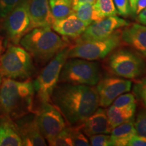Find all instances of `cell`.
Segmentation results:
<instances>
[{"mask_svg": "<svg viewBox=\"0 0 146 146\" xmlns=\"http://www.w3.org/2000/svg\"><path fill=\"white\" fill-rule=\"evenodd\" d=\"M51 100L69 125L81 124L100 106L96 87L84 85L58 83Z\"/></svg>", "mask_w": 146, "mask_h": 146, "instance_id": "6da1fadb", "label": "cell"}, {"mask_svg": "<svg viewBox=\"0 0 146 146\" xmlns=\"http://www.w3.org/2000/svg\"><path fill=\"white\" fill-rule=\"evenodd\" d=\"M35 89L31 79L3 78L0 85V117L15 120L34 111Z\"/></svg>", "mask_w": 146, "mask_h": 146, "instance_id": "7a4b0ae2", "label": "cell"}, {"mask_svg": "<svg viewBox=\"0 0 146 146\" xmlns=\"http://www.w3.org/2000/svg\"><path fill=\"white\" fill-rule=\"evenodd\" d=\"M19 45L29 53L36 64L45 65L58 52L68 46V41L52 27H36L22 38Z\"/></svg>", "mask_w": 146, "mask_h": 146, "instance_id": "3957f363", "label": "cell"}, {"mask_svg": "<svg viewBox=\"0 0 146 146\" xmlns=\"http://www.w3.org/2000/svg\"><path fill=\"white\" fill-rule=\"evenodd\" d=\"M34 72L31 56L21 45H9L0 56V72L3 78L25 81L31 79Z\"/></svg>", "mask_w": 146, "mask_h": 146, "instance_id": "277c9868", "label": "cell"}, {"mask_svg": "<svg viewBox=\"0 0 146 146\" xmlns=\"http://www.w3.org/2000/svg\"><path fill=\"white\" fill-rule=\"evenodd\" d=\"M68 46L58 52L33 81L35 97L36 96L39 104L52 103V95L55 87L59 82V78L62 68L66 60L68 59L69 51Z\"/></svg>", "mask_w": 146, "mask_h": 146, "instance_id": "5b68a950", "label": "cell"}, {"mask_svg": "<svg viewBox=\"0 0 146 146\" xmlns=\"http://www.w3.org/2000/svg\"><path fill=\"white\" fill-rule=\"evenodd\" d=\"M101 79L98 62L81 58L67 59L60 72L59 83L95 86Z\"/></svg>", "mask_w": 146, "mask_h": 146, "instance_id": "8992f818", "label": "cell"}, {"mask_svg": "<svg viewBox=\"0 0 146 146\" xmlns=\"http://www.w3.org/2000/svg\"><path fill=\"white\" fill-rule=\"evenodd\" d=\"M120 29L104 39L76 41L75 45L69 47L68 58H81L91 61L104 59L121 44Z\"/></svg>", "mask_w": 146, "mask_h": 146, "instance_id": "52a82bcc", "label": "cell"}, {"mask_svg": "<svg viewBox=\"0 0 146 146\" xmlns=\"http://www.w3.org/2000/svg\"><path fill=\"white\" fill-rule=\"evenodd\" d=\"M4 47L19 45L21 39L31 30L29 0H21L1 21Z\"/></svg>", "mask_w": 146, "mask_h": 146, "instance_id": "ba28073f", "label": "cell"}, {"mask_svg": "<svg viewBox=\"0 0 146 146\" xmlns=\"http://www.w3.org/2000/svg\"><path fill=\"white\" fill-rule=\"evenodd\" d=\"M107 66L112 74L126 79L140 77L145 70L141 55L129 49L118 47L110 55Z\"/></svg>", "mask_w": 146, "mask_h": 146, "instance_id": "9c48e42d", "label": "cell"}, {"mask_svg": "<svg viewBox=\"0 0 146 146\" xmlns=\"http://www.w3.org/2000/svg\"><path fill=\"white\" fill-rule=\"evenodd\" d=\"M33 112L36 115L40 131L47 142L52 141L66 126L59 110L50 102L39 104Z\"/></svg>", "mask_w": 146, "mask_h": 146, "instance_id": "30bf717a", "label": "cell"}, {"mask_svg": "<svg viewBox=\"0 0 146 146\" xmlns=\"http://www.w3.org/2000/svg\"><path fill=\"white\" fill-rule=\"evenodd\" d=\"M132 82L121 77H106L100 79L96 85L100 106L108 107L120 95L129 92Z\"/></svg>", "mask_w": 146, "mask_h": 146, "instance_id": "8fae6325", "label": "cell"}, {"mask_svg": "<svg viewBox=\"0 0 146 146\" xmlns=\"http://www.w3.org/2000/svg\"><path fill=\"white\" fill-rule=\"evenodd\" d=\"M129 22L117 16H112L93 22L85 29L83 34L76 41L85 40L102 39L129 25Z\"/></svg>", "mask_w": 146, "mask_h": 146, "instance_id": "7c38bea8", "label": "cell"}, {"mask_svg": "<svg viewBox=\"0 0 146 146\" xmlns=\"http://www.w3.org/2000/svg\"><path fill=\"white\" fill-rule=\"evenodd\" d=\"M20 136L25 146H45L46 141L40 131L34 112L15 120Z\"/></svg>", "mask_w": 146, "mask_h": 146, "instance_id": "4fadbf2b", "label": "cell"}, {"mask_svg": "<svg viewBox=\"0 0 146 146\" xmlns=\"http://www.w3.org/2000/svg\"><path fill=\"white\" fill-rule=\"evenodd\" d=\"M121 41L130 46L141 56L146 57V26L138 23L129 24L120 33Z\"/></svg>", "mask_w": 146, "mask_h": 146, "instance_id": "5bb4252c", "label": "cell"}, {"mask_svg": "<svg viewBox=\"0 0 146 146\" xmlns=\"http://www.w3.org/2000/svg\"><path fill=\"white\" fill-rule=\"evenodd\" d=\"M87 25L78 19L74 14L60 20H54L52 29L67 41L69 39L76 40L81 36Z\"/></svg>", "mask_w": 146, "mask_h": 146, "instance_id": "9a60e30c", "label": "cell"}, {"mask_svg": "<svg viewBox=\"0 0 146 146\" xmlns=\"http://www.w3.org/2000/svg\"><path fill=\"white\" fill-rule=\"evenodd\" d=\"M29 13L31 30L36 27H52L54 18L49 0H29Z\"/></svg>", "mask_w": 146, "mask_h": 146, "instance_id": "2e32d148", "label": "cell"}, {"mask_svg": "<svg viewBox=\"0 0 146 146\" xmlns=\"http://www.w3.org/2000/svg\"><path fill=\"white\" fill-rule=\"evenodd\" d=\"M82 131L87 137L98 134H110L112 128L109 123L106 110L98 108L81 124Z\"/></svg>", "mask_w": 146, "mask_h": 146, "instance_id": "e0dca14e", "label": "cell"}, {"mask_svg": "<svg viewBox=\"0 0 146 146\" xmlns=\"http://www.w3.org/2000/svg\"><path fill=\"white\" fill-rule=\"evenodd\" d=\"M23 142L14 120L0 117V146H21Z\"/></svg>", "mask_w": 146, "mask_h": 146, "instance_id": "ac0fdd59", "label": "cell"}, {"mask_svg": "<svg viewBox=\"0 0 146 146\" xmlns=\"http://www.w3.org/2000/svg\"><path fill=\"white\" fill-rule=\"evenodd\" d=\"M136 134L134 119L120 124L111 131L112 146H127L128 142Z\"/></svg>", "mask_w": 146, "mask_h": 146, "instance_id": "d6986e66", "label": "cell"}, {"mask_svg": "<svg viewBox=\"0 0 146 146\" xmlns=\"http://www.w3.org/2000/svg\"><path fill=\"white\" fill-rule=\"evenodd\" d=\"M136 107L137 106L127 108H117L112 104L109 106L108 108L106 110V113L109 123L112 129L120 124L134 119Z\"/></svg>", "mask_w": 146, "mask_h": 146, "instance_id": "ffe728a7", "label": "cell"}, {"mask_svg": "<svg viewBox=\"0 0 146 146\" xmlns=\"http://www.w3.org/2000/svg\"><path fill=\"white\" fill-rule=\"evenodd\" d=\"M118 14L113 0H96L94 3L93 22Z\"/></svg>", "mask_w": 146, "mask_h": 146, "instance_id": "44dd1931", "label": "cell"}, {"mask_svg": "<svg viewBox=\"0 0 146 146\" xmlns=\"http://www.w3.org/2000/svg\"><path fill=\"white\" fill-rule=\"evenodd\" d=\"M49 3L54 20L63 19L73 13L72 0H49Z\"/></svg>", "mask_w": 146, "mask_h": 146, "instance_id": "7402d4cb", "label": "cell"}, {"mask_svg": "<svg viewBox=\"0 0 146 146\" xmlns=\"http://www.w3.org/2000/svg\"><path fill=\"white\" fill-rule=\"evenodd\" d=\"M73 14L82 22L89 26L93 23V3H83L73 8Z\"/></svg>", "mask_w": 146, "mask_h": 146, "instance_id": "603a6c76", "label": "cell"}, {"mask_svg": "<svg viewBox=\"0 0 146 146\" xmlns=\"http://www.w3.org/2000/svg\"><path fill=\"white\" fill-rule=\"evenodd\" d=\"M48 143L52 146H73L71 125L66 126Z\"/></svg>", "mask_w": 146, "mask_h": 146, "instance_id": "cb8c5ba5", "label": "cell"}, {"mask_svg": "<svg viewBox=\"0 0 146 146\" xmlns=\"http://www.w3.org/2000/svg\"><path fill=\"white\" fill-rule=\"evenodd\" d=\"M73 146H89L90 141L87 136L82 131L81 125H71Z\"/></svg>", "mask_w": 146, "mask_h": 146, "instance_id": "d4e9b609", "label": "cell"}, {"mask_svg": "<svg viewBox=\"0 0 146 146\" xmlns=\"http://www.w3.org/2000/svg\"><path fill=\"white\" fill-rule=\"evenodd\" d=\"M133 91L136 99L146 108V76L135 82Z\"/></svg>", "mask_w": 146, "mask_h": 146, "instance_id": "484cf974", "label": "cell"}, {"mask_svg": "<svg viewBox=\"0 0 146 146\" xmlns=\"http://www.w3.org/2000/svg\"><path fill=\"white\" fill-rule=\"evenodd\" d=\"M136 98L135 95L131 93H125L120 95L114 100L112 105L117 108H127L137 106Z\"/></svg>", "mask_w": 146, "mask_h": 146, "instance_id": "4316f807", "label": "cell"}, {"mask_svg": "<svg viewBox=\"0 0 146 146\" xmlns=\"http://www.w3.org/2000/svg\"><path fill=\"white\" fill-rule=\"evenodd\" d=\"M137 134L146 137V109H142L138 113L135 120Z\"/></svg>", "mask_w": 146, "mask_h": 146, "instance_id": "83f0119b", "label": "cell"}, {"mask_svg": "<svg viewBox=\"0 0 146 146\" xmlns=\"http://www.w3.org/2000/svg\"><path fill=\"white\" fill-rule=\"evenodd\" d=\"M89 137L90 145L92 146H112L110 135L108 134L94 135Z\"/></svg>", "mask_w": 146, "mask_h": 146, "instance_id": "f1b7e54d", "label": "cell"}, {"mask_svg": "<svg viewBox=\"0 0 146 146\" xmlns=\"http://www.w3.org/2000/svg\"><path fill=\"white\" fill-rule=\"evenodd\" d=\"M21 0H0V21H1Z\"/></svg>", "mask_w": 146, "mask_h": 146, "instance_id": "f546056e", "label": "cell"}, {"mask_svg": "<svg viewBox=\"0 0 146 146\" xmlns=\"http://www.w3.org/2000/svg\"><path fill=\"white\" fill-rule=\"evenodd\" d=\"M116 10L119 15L123 17H128L132 15V12L129 0H113Z\"/></svg>", "mask_w": 146, "mask_h": 146, "instance_id": "4dcf8cb0", "label": "cell"}, {"mask_svg": "<svg viewBox=\"0 0 146 146\" xmlns=\"http://www.w3.org/2000/svg\"><path fill=\"white\" fill-rule=\"evenodd\" d=\"M127 146H146V137L136 134L128 142Z\"/></svg>", "mask_w": 146, "mask_h": 146, "instance_id": "1f68e13d", "label": "cell"}, {"mask_svg": "<svg viewBox=\"0 0 146 146\" xmlns=\"http://www.w3.org/2000/svg\"><path fill=\"white\" fill-rule=\"evenodd\" d=\"M137 20L140 23L146 26V8L137 14Z\"/></svg>", "mask_w": 146, "mask_h": 146, "instance_id": "d6a6232c", "label": "cell"}, {"mask_svg": "<svg viewBox=\"0 0 146 146\" xmlns=\"http://www.w3.org/2000/svg\"><path fill=\"white\" fill-rule=\"evenodd\" d=\"M145 8H146V0H139L136 8V15H137L139 12H141Z\"/></svg>", "mask_w": 146, "mask_h": 146, "instance_id": "836d02e7", "label": "cell"}, {"mask_svg": "<svg viewBox=\"0 0 146 146\" xmlns=\"http://www.w3.org/2000/svg\"><path fill=\"white\" fill-rule=\"evenodd\" d=\"M95 1L96 0H72V8L83 3H93L94 4Z\"/></svg>", "mask_w": 146, "mask_h": 146, "instance_id": "e575fe53", "label": "cell"}, {"mask_svg": "<svg viewBox=\"0 0 146 146\" xmlns=\"http://www.w3.org/2000/svg\"><path fill=\"white\" fill-rule=\"evenodd\" d=\"M129 4H130L131 12H132V15H136L135 12H136V8L137 5V3L139 0H129Z\"/></svg>", "mask_w": 146, "mask_h": 146, "instance_id": "d590c367", "label": "cell"}, {"mask_svg": "<svg viewBox=\"0 0 146 146\" xmlns=\"http://www.w3.org/2000/svg\"><path fill=\"white\" fill-rule=\"evenodd\" d=\"M5 51L4 42H3V36L0 35V54H2Z\"/></svg>", "mask_w": 146, "mask_h": 146, "instance_id": "8d00e7d4", "label": "cell"}, {"mask_svg": "<svg viewBox=\"0 0 146 146\" xmlns=\"http://www.w3.org/2000/svg\"><path fill=\"white\" fill-rule=\"evenodd\" d=\"M2 78H3V76H2V75H1V72H0V85H1V81H2Z\"/></svg>", "mask_w": 146, "mask_h": 146, "instance_id": "74e56055", "label": "cell"}, {"mask_svg": "<svg viewBox=\"0 0 146 146\" xmlns=\"http://www.w3.org/2000/svg\"><path fill=\"white\" fill-rule=\"evenodd\" d=\"M1 33V21H0V34Z\"/></svg>", "mask_w": 146, "mask_h": 146, "instance_id": "f35d334b", "label": "cell"}, {"mask_svg": "<svg viewBox=\"0 0 146 146\" xmlns=\"http://www.w3.org/2000/svg\"><path fill=\"white\" fill-rule=\"evenodd\" d=\"M1 54H0V56H1Z\"/></svg>", "mask_w": 146, "mask_h": 146, "instance_id": "ab89813d", "label": "cell"}]
</instances>
